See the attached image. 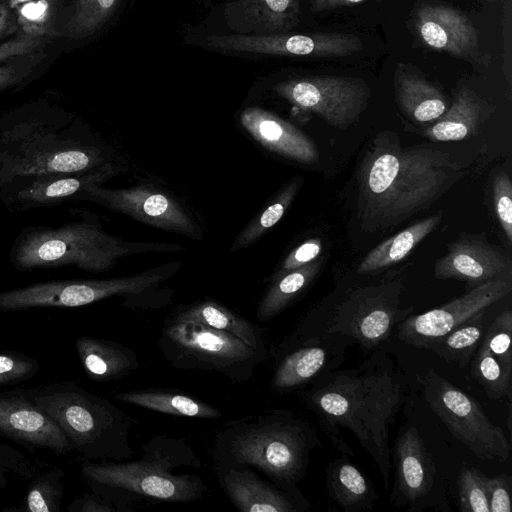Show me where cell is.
Listing matches in <instances>:
<instances>
[{
    "label": "cell",
    "instance_id": "7bdbcfd3",
    "mask_svg": "<svg viewBox=\"0 0 512 512\" xmlns=\"http://www.w3.org/2000/svg\"><path fill=\"white\" fill-rule=\"evenodd\" d=\"M493 201L498 220L508 242H512V184L505 172L493 180Z\"/></svg>",
    "mask_w": 512,
    "mask_h": 512
},
{
    "label": "cell",
    "instance_id": "7c38bea8",
    "mask_svg": "<svg viewBox=\"0 0 512 512\" xmlns=\"http://www.w3.org/2000/svg\"><path fill=\"white\" fill-rule=\"evenodd\" d=\"M395 476L390 503L409 512L427 508L451 511L444 478L438 473L424 440L413 425L399 430L392 453Z\"/></svg>",
    "mask_w": 512,
    "mask_h": 512
},
{
    "label": "cell",
    "instance_id": "7402d4cb",
    "mask_svg": "<svg viewBox=\"0 0 512 512\" xmlns=\"http://www.w3.org/2000/svg\"><path fill=\"white\" fill-rule=\"evenodd\" d=\"M438 279H458L471 288L486 281L511 276V261L498 248L479 238L464 237L449 246L435 264Z\"/></svg>",
    "mask_w": 512,
    "mask_h": 512
},
{
    "label": "cell",
    "instance_id": "30bf717a",
    "mask_svg": "<svg viewBox=\"0 0 512 512\" xmlns=\"http://www.w3.org/2000/svg\"><path fill=\"white\" fill-rule=\"evenodd\" d=\"M417 380L430 409L453 437L481 460L505 461L510 443L504 431L494 424L480 403L430 368Z\"/></svg>",
    "mask_w": 512,
    "mask_h": 512
},
{
    "label": "cell",
    "instance_id": "9a60e30c",
    "mask_svg": "<svg viewBox=\"0 0 512 512\" xmlns=\"http://www.w3.org/2000/svg\"><path fill=\"white\" fill-rule=\"evenodd\" d=\"M206 43L218 51L311 58L349 56L364 47L360 38L344 32L210 35Z\"/></svg>",
    "mask_w": 512,
    "mask_h": 512
},
{
    "label": "cell",
    "instance_id": "b9f144b4",
    "mask_svg": "<svg viewBox=\"0 0 512 512\" xmlns=\"http://www.w3.org/2000/svg\"><path fill=\"white\" fill-rule=\"evenodd\" d=\"M50 464L42 460L28 457L20 450L0 443V467L26 481Z\"/></svg>",
    "mask_w": 512,
    "mask_h": 512
},
{
    "label": "cell",
    "instance_id": "7a4b0ae2",
    "mask_svg": "<svg viewBox=\"0 0 512 512\" xmlns=\"http://www.w3.org/2000/svg\"><path fill=\"white\" fill-rule=\"evenodd\" d=\"M463 174L443 151L402 147L390 135L378 137L360 170L361 227L375 231L404 221L440 198Z\"/></svg>",
    "mask_w": 512,
    "mask_h": 512
},
{
    "label": "cell",
    "instance_id": "484cf974",
    "mask_svg": "<svg viewBox=\"0 0 512 512\" xmlns=\"http://www.w3.org/2000/svg\"><path fill=\"white\" fill-rule=\"evenodd\" d=\"M348 457L342 455L327 464L328 496L345 512L370 511L379 495L371 481Z\"/></svg>",
    "mask_w": 512,
    "mask_h": 512
},
{
    "label": "cell",
    "instance_id": "277c9868",
    "mask_svg": "<svg viewBox=\"0 0 512 512\" xmlns=\"http://www.w3.org/2000/svg\"><path fill=\"white\" fill-rule=\"evenodd\" d=\"M111 163L84 125L47 105L0 116V185L18 176L75 173Z\"/></svg>",
    "mask_w": 512,
    "mask_h": 512
},
{
    "label": "cell",
    "instance_id": "60d3db41",
    "mask_svg": "<svg viewBox=\"0 0 512 512\" xmlns=\"http://www.w3.org/2000/svg\"><path fill=\"white\" fill-rule=\"evenodd\" d=\"M40 369L37 359L18 351H0V386L33 378Z\"/></svg>",
    "mask_w": 512,
    "mask_h": 512
},
{
    "label": "cell",
    "instance_id": "5b68a950",
    "mask_svg": "<svg viewBox=\"0 0 512 512\" xmlns=\"http://www.w3.org/2000/svg\"><path fill=\"white\" fill-rule=\"evenodd\" d=\"M321 447L314 426L301 414L273 408L230 420L215 433L213 465H242L281 488L301 493L310 454Z\"/></svg>",
    "mask_w": 512,
    "mask_h": 512
},
{
    "label": "cell",
    "instance_id": "836d02e7",
    "mask_svg": "<svg viewBox=\"0 0 512 512\" xmlns=\"http://www.w3.org/2000/svg\"><path fill=\"white\" fill-rule=\"evenodd\" d=\"M65 472L50 465L28 480L24 499L17 507L2 511L14 512H62L61 501L64 494Z\"/></svg>",
    "mask_w": 512,
    "mask_h": 512
},
{
    "label": "cell",
    "instance_id": "74e56055",
    "mask_svg": "<svg viewBox=\"0 0 512 512\" xmlns=\"http://www.w3.org/2000/svg\"><path fill=\"white\" fill-rule=\"evenodd\" d=\"M299 180L293 181L279 195L277 200L269 205L261 214V216L251 223L245 231L239 236L234 243L232 250L239 249L249 245L260 237L266 230L274 226L284 215L288 205L294 198L299 187Z\"/></svg>",
    "mask_w": 512,
    "mask_h": 512
},
{
    "label": "cell",
    "instance_id": "db71d44e",
    "mask_svg": "<svg viewBox=\"0 0 512 512\" xmlns=\"http://www.w3.org/2000/svg\"><path fill=\"white\" fill-rule=\"evenodd\" d=\"M28 1H31V0H8L9 6H10L11 9H15L19 5H21L23 3H26Z\"/></svg>",
    "mask_w": 512,
    "mask_h": 512
},
{
    "label": "cell",
    "instance_id": "bcb514c9",
    "mask_svg": "<svg viewBox=\"0 0 512 512\" xmlns=\"http://www.w3.org/2000/svg\"><path fill=\"white\" fill-rule=\"evenodd\" d=\"M48 40V36H32L22 33L0 44V62L39 52L40 49L45 47Z\"/></svg>",
    "mask_w": 512,
    "mask_h": 512
},
{
    "label": "cell",
    "instance_id": "3957f363",
    "mask_svg": "<svg viewBox=\"0 0 512 512\" xmlns=\"http://www.w3.org/2000/svg\"><path fill=\"white\" fill-rule=\"evenodd\" d=\"M141 449L136 460L81 459L83 482L111 500L118 512L131 511L142 500L189 503L208 493L203 478L187 472L200 469L202 463L185 438L156 435Z\"/></svg>",
    "mask_w": 512,
    "mask_h": 512
},
{
    "label": "cell",
    "instance_id": "7dc6e473",
    "mask_svg": "<svg viewBox=\"0 0 512 512\" xmlns=\"http://www.w3.org/2000/svg\"><path fill=\"white\" fill-rule=\"evenodd\" d=\"M321 249L322 244L318 238L307 240L287 256L280 271L276 275L287 273L316 260Z\"/></svg>",
    "mask_w": 512,
    "mask_h": 512
},
{
    "label": "cell",
    "instance_id": "ac0fdd59",
    "mask_svg": "<svg viewBox=\"0 0 512 512\" xmlns=\"http://www.w3.org/2000/svg\"><path fill=\"white\" fill-rule=\"evenodd\" d=\"M76 201H92L160 229L193 237L198 234L197 227L181 206L171 197L154 189H109L101 184H91L79 194Z\"/></svg>",
    "mask_w": 512,
    "mask_h": 512
},
{
    "label": "cell",
    "instance_id": "f907efd6",
    "mask_svg": "<svg viewBox=\"0 0 512 512\" xmlns=\"http://www.w3.org/2000/svg\"><path fill=\"white\" fill-rule=\"evenodd\" d=\"M19 29L16 15L9 5L0 3V39L11 35Z\"/></svg>",
    "mask_w": 512,
    "mask_h": 512
},
{
    "label": "cell",
    "instance_id": "816d5d0a",
    "mask_svg": "<svg viewBox=\"0 0 512 512\" xmlns=\"http://www.w3.org/2000/svg\"><path fill=\"white\" fill-rule=\"evenodd\" d=\"M363 1L364 0H311V10L313 12H324L358 4Z\"/></svg>",
    "mask_w": 512,
    "mask_h": 512
},
{
    "label": "cell",
    "instance_id": "8d00e7d4",
    "mask_svg": "<svg viewBox=\"0 0 512 512\" xmlns=\"http://www.w3.org/2000/svg\"><path fill=\"white\" fill-rule=\"evenodd\" d=\"M462 512H489L487 477L477 468L462 466L457 478Z\"/></svg>",
    "mask_w": 512,
    "mask_h": 512
},
{
    "label": "cell",
    "instance_id": "c3c4849f",
    "mask_svg": "<svg viewBox=\"0 0 512 512\" xmlns=\"http://www.w3.org/2000/svg\"><path fill=\"white\" fill-rule=\"evenodd\" d=\"M67 512H118V509L111 500L90 490L75 498Z\"/></svg>",
    "mask_w": 512,
    "mask_h": 512
},
{
    "label": "cell",
    "instance_id": "f546056e",
    "mask_svg": "<svg viewBox=\"0 0 512 512\" xmlns=\"http://www.w3.org/2000/svg\"><path fill=\"white\" fill-rule=\"evenodd\" d=\"M489 105L467 86L460 87L445 113L424 134L434 141H459L474 134Z\"/></svg>",
    "mask_w": 512,
    "mask_h": 512
},
{
    "label": "cell",
    "instance_id": "2e32d148",
    "mask_svg": "<svg viewBox=\"0 0 512 512\" xmlns=\"http://www.w3.org/2000/svg\"><path fill=\"white\" fill-rule=\"evenodd\" d=\"M511 289V276L481 283L440 307L407 316L397 325L398 338L412 347L426 349L478 311L507 296Z\"/></svg>",
    "mask_w": 512,
    "mask_h": 512
},
{
    "label": "cell",
    "instance_id": "f1b7e54d",
    "mask_svg": "<svg viewBox=\"0 0 512 512\" xmlns=\"http://www.w3.org/2000/svg\"><path fill=\"white\" fill-rule=\"evenodd\" d=\"M113 398L147 410L178 417L219 419L222 416L218 408L207 402L172 389L149 388L121 391L114 393Z\"/></svg>",
    "mask_w": 512,
    "mask_h": 512
},
{
    "label": "cell",
    "instance_id": "cb8c5ba5",
    "mask_svg": "<svg viewBox=\"0 0 512 512\" xmlns=\"http://www.w3.org/2000/svg\"><path fill=\"white\" fill-rule=\"evenodd\" d=\"M240 120L249 134L269 150L302 163H313L319 158L311 139L271 112L250 107L241 113Z\"/></svg>",
    "mask_w": 512,
    "mask_h": 512
},
{
    "label": "cell",
    "instance_id": "e575fe53",
    "mask_svg": "<svg viewBox=\"0 0 512 512\" xmlns=\"http://www.w3.org/2000/svg\"><path fill=\"white\" fill-rule=\"evenodd\" d=\"M471 375L491 400L511 399L512 375L508 374L483 341L471 362Z\"/></svg>",
    "mask_w": 512,
    "mask_h": 512
},
{
    "label": "cell",
    "instance_id": "d590c367",
    "mask_svg": "<svg viewBox=\"0 0 512 512\" xmlns=\"http://www.w3.org/2000/svg\"><path fill=\"white\" fill-rule=\"evenodd\" d=\"M121 0H75L65 30L71 39H82L98 31L114 14Z\"/></svg>",
    "mask_w": 512,
    "mask_h": 512
},
{
    "label": "cell",
    "instance_id": "44dd1931",
    "mask_svg": "<svg viewBox=\"0 0 512 512\" xmlns=\"http://www.w3.org/2000/svg\"><path fill=\"white\" fill-rule=\"evenodd\" d=\"M222 490L241 512H304L311 508L302 493L281 488L242 465H213Z\"/></svg>",
    "mask_w": 512,
    "mask_h": 512
},
{
    "label": "cell",
    "instance_id": "9c48e42d",
    "mask_svg": "<svg viewBox=\"0 0 512 512\" xmlns=\"http://www.w3.org/2000/svg\"><path fill=\"white\" fill-rule=\"evenodd\" d=\"M158 346L174 368L217 372L233 383L247 382L269 358L226 331L171 317L161 328Z\"/></svg>",
    "mask_w": 512,
    "mask_h": 512
},
{
    "label": "cell",
    "instance_id": "4fadbf2b",
    "mask_svg": "<svg viewBox=\"0 0 512 512\" xmlns=\"http://www.w3.org/2000/svg\"><path fill=\"white\" fill-rule=\"evenodd\" d=\"M355 343L337 334H288L273 352L272 389L298 392L319 376L337 369Z\"/></svg>",
    "mask_w": 512,
    "mask_h": 512
},
{
    "label": "cell",
    "instance_id": "ffe728a7",
    "mask_svg": "<svg viewBox=\"0 0 512 512\" xmlns=\"http://www.w3.org/2000/svg\"><path fill=\"white\" fill-rule=\"evenodd\" d=\"M419 39L429 48L473 64L487 65L478 31L469 17L457 8L441 4H423L413 16Z\"/></svg>",
    "mask_w": 512,
    "mask_h": 512
},
{
    "label": "cell",
    "instance_id": "52a82bcc",
    "mask_svg": "<svg viewBox=\"0 0 512 512\" xmlns=\"http://www.w3.org/2000/svg\"><path fill=\"white\" fill-rule=\"evenodd\" d=\"M401 291L398 281L342 289L308 311L292 333L337 334L351 339L363 352H372L412 314V306L400 307Z\"/></svg>",
    "mask_w": 512,
    "mask_h": 512
},
{
    "label": "cell",
    "instance_id": "83f0119b",
    "mask_svg": "<svg viewBox=\"0 0 512 512\" xmlns=\"http://www.w3.org/2000/svg\"><path fill=\"white\" fill-rule=\"evenodd\" d=\"M171 318L226 331L258 352L269 355L261 328L218 302L205 300L178 307Z\"/></svg>",
    "mask_w": 512,
    "mask_h": 512
},
{
    "label": "cell",
    "instance_id": "8992f818",
    "mask_svg": "<svg viewBox=\"0 0 512 512\" xmlns=\"http://www.w3.org/2000/svg\"><path fill=\"white\" fill-rule=\"evenodd\" d=\"M26 392L60 427L81 459L122 461L134 457L129 434L137 420L108 399L75 381L49 383Z\"/></svg>",
    "mask_w": 512,
    "mask_h": 512
},
{
    "label": "cell",
    "instance_id": "ba28073f",
    "mask_svg": "<svg viewBox=\"0 0 512 512\" xmlns=\"http://www.w3.org/2000/svg\"><path fill=\"white\" fill-rule=\"evenodd\" d=\"M133 251L131 244L106 233L97 221L84 218L60 226L23 228L12 243L9 262L20 272L74 266L102 273Z\"/></svg>",
    "mask_w": 512,
    "mask_h": 512
},
{
    "label": "cell",
    "instance_id": "1f68e13d",
    "mask_svg": "<svg viewBox=\"0 0 512 512\" xmlns=\"http://www.w3.org/2000/svg\"><path fill=\"white\" fill-rule=\"evenodd\" d=\"M320 261L314 260L287 273L276 275L258 304L256 317L266 322L290 306L315 279Z\"/></svg>",
    "mask_w": 512,
    "mask_h": 512
},
{
    "label": "cell",
    "instance_id": "603a6c76",
    "mask_svg": "<svg viewBox=\"0 0 512 512\" xmlns=\"http://www.w3.org/2000/svg\"><path fill=\"white\" fill-rule=\"evenodd\" d=\"M300 0H234L225 5L226 25L235 34L286 33L298 25Z\"/></svg>",
    "mask_w": 512,
    "mask_h": 512
},
{
    "label": "cell",
    "instance_id": "8fae6325",
    "mask_svg": "<svg viewBox=\"0 0 512 512\" xmlns=\"http://www.w3.org/2000/svg\"><path fill=\"white\" fill-rule=\"evenodd\" d=\"M168 274L147 271L127 277L100 280L37 282L0 292V312L33 308H74L113 297L142 296L155 289Z\"/></svg>",
    "mask_w": 512,
    "mask_h": 512
},
{
    "label": "cell",
    "instance_id": "4dcf8cb0",
    "mask_svg": "<svg viewBox=\"0 0 512 512\" xmlns=\"http://www.w3.org/2000/svg\"><path fill=\"white\" fill-rule=\"evenodd\" d=\"M441 218L442 213L438 212L382 242L363 259L358 273H371L401 261L438 226Z\"/></svg>",
    "mask_w": 512,
    "mask_h": 512
},
{
    "label": "cell",
    "instance_id": "ab89813d",
    "mask_svg": "<svg viewBox=\"0 0 512 512\" xmlns=\"http://www.w3.org/2000/svg\"><path fill=\"white\" fill-rule=\"evenodd\" d=\"M511 337L512 312L508 309L502 311L494 319L482 338L491 353L510 375H512Z\"/></svg>",
    "mask_w": 512,
    "mask_h": 512
},
{
    "label": "cell",
    "instance_id": "f5cc1de1",
    "mask_svg": "<svg viewBox=\"0 0 512 512\" xmlns=\"http://www.w3.org/2000/svg\"><path fill=\"white\" fill-rule=\"evenodd\" d=\"M7 472L0 467V490H2L7 485Z\"/></svg>",
    "mask_w": 512,
    "mask_h": 512
},
{
    "label": "cell",
    "instance_id": "4316f807",
    "mask_svg": "<svg viewBox=\"0 0 512 512\" xmlns=\"http://www.w3.org/2000/svg\"><path fill=\"white\" fill-rule=\"evenodd\" d=\"M394 85L399 107L415 121H435L447 110L442 92L408 65L397 64Z\"/></svg>",
    "mask_w": 512,
    "mask_h": 512
},
{
    "label": "cell",
    "instance_id": "ee69618b",
    "mask_svg": "<svg viewBox=\"0 0 512 512\" xmlns=\"http://www.w3.org/2000/svg\"><path fill=\"white\" fill-rule=\"evenodd\" d=\"M43 56L39 51L26 55L23 61H17L16 64L0 65V92L22 84Z\"/></svg>",
    "mask_w": 512,
    "mask_h": 512
},
{
    "label": "cell",
    "instance_id": "f6af8a7d",
    "mask_svg": "<svg viewBox=\"0 0 512 512\" xmlns=\"http://www.w3.org/2000/svg\"><path fill=\"white\" fill-rule=\"evenodd\" d=\"M511 482L512 477L505 473L487 477L489 512H511Z\"/></svg>",
    "mask_w": 512,
    "mask_h": 512
},
{
    "label": "cell",
    "instance_id": "681fc988",
    "mask_svg": "<svg viewBox=\"0 0 512 512\" xmlns=\"http://www.w3.org/2000/svg\"><path fill=\"white\" fill-rule=\"evenodd\" d=\"M512 5L511 0H506L503 14V71L506 81L511 87L512 85Z\"/></svg>",
    "mask_w": 512,
    "mask_h": 512
},
{
    "label": "cell",
    "instance_id": "d6a6232c",
    "mask_svg": "<svg viewBox=\"0 0 512 512\" xmlns=\"http://www.w3.org/2000/svg\"><path fill=\"white\" fill-rule=\"evenodd\" d=\"M480 310L426 348L445 362L465 368L473 358L484 335V315Z\"/></svg>",
    "mask_w": 512,
    "mask_h": 512
},
{
    "label": "cell",
    "instance_id": "5bb4252c",
    "mask_svg": "<svg viewBox=\"0 0 512 512\" xmlns=\"http://www.w3.org/2000/svg\"><path fill=\"white\" fill-rule=\"evenodd\" d=\"M275 91L294 106L317 114L329 125L346 129L367 108L371 91L361 78L309 76L288 79Z\"/></svg>",
    "mask_w": 512,
    "mask_h": 512
},
{
    "label": "cell",
    "instance_id": "d6986e66",
    "mask_svg": "<svg viewBox=\"0 0 512 512\" xmlns=\"http://www.w3.org/2000/svg\"><path fill=\"white\" fill-rule=\"evenodd\" d=\"M0 436L23 446L31 455L39 449L57 456L73 452L66 435L25 388L0 393Z\"/></svg>",
    "mask_w": 512,
    "mask_h": 512
},
{
    "label": "cell",
    "instance_id": "6da1fadb",
    "mask_svg": "<svg viewBox=\"0 0 512 512\" xmlns=\"http://www.w3.org/2000/svg\"><path fill=\"white\" fill-rule=\"evenodd\" d=\"M298 394L342 455L350 457L354 452L340 428L356 437L388 489L393 467L389 429L410 394L406 375L394 359L376 349L357 366L329 371Z\"/></svg>",
    "mask_w": 512,
    "mask_h": 512
},
{
    "label": "cell",
    "instance_id": "d4e9b609",
    "mask_svg": "<svg viewBox=\"0 0 512 512\" xmlns=\"http://www.w3.org/2000/svg\"><path fill=\"white\" fill-rule=\"evenodd\" d=\"M75 348L84 372L94 381L107 382L123 378L140 365L137 354L120 342L80 336Z\"/></svg>",
    "mask_w": 512,
    "mask_h": 512
},
{
    "label": "cell",
    "instance_id": "f35d334b",
    "mask_svg": "<svg viewBox=\"0 0 512 512\" xmlns=\"http://www.w3.org/2000/svg\"><path fill=\"white\" fill-rule=\"evenodd\" d=\"M58 0H31L15 8L16 21L22 33L49 36Z\"/></svg>",
    "mask_w": 512,
    "mask_h": 512
},
{
    "label": "cell",
    "instance_id": "e0dca14e",
    "mask_svg": "<svg viewBox=\"0 0 512 512\" xmlns=\"http://www.w3.org/2000/svg\"><path fill=\"white\" fill-rule=\"evenodd\" d=\"M114 173L108 163L82 172L18 176L0 185V201L10 212L54 207L76 201L89 185L102 184Z\"/></svg>",
    "mask_w": 512,
    "mask_h": 512
}]
</instances>
